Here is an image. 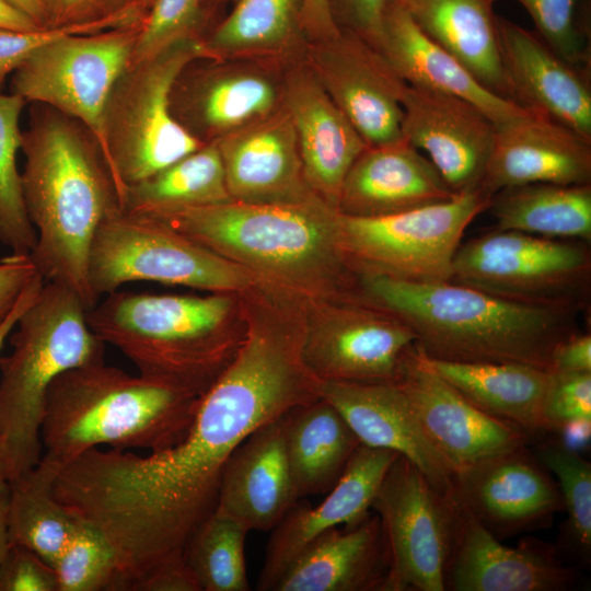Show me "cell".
Here are the masks:
<instances>
[{
    "label": "cell",
    "instance_id": "obj_38",
    "mask_svg": "<svg viewBox=\"0 0 591 591\" xmlns=\"http://www.w3.org/2000/svg\"><path fill=\"white\" fill-rule=\"evenodd\" d=\"M534 454L555 476L567 514L561 529L563 546L577 561L591 560V464L558 438L542 441Z\"/></svg>",
    "mask_w": 591,
    "mask_h": 591
},
{
    "label": "cell",
    "instance_id": "obj_7",
    "mask_svg": "<svg viewBox=\"0 0 591 591\" xmlns=\"http://www.w3.org/2000/svg\"><path fill=\"white\" fill-rule=\"evenodd\" d=\"M82 299L45 281L0 357V466L9 482L36 466L48 390L61 373L104 361L105 344L88 324Z\"/></svg>",
    "mask_w": 591,
    "mask_h": 591
},
{
    "label": "cell",
    "instance_id": "obj_6",
    "mask_svg": "<svg viewBox=\"0 0 591 591\" xmlns=\"http://www.w3.org/2000/svg\"><path fill=\"white\" fill-rule=\"evenodd\" d=\"M236 293L114 291L86 313L92 332L139 374L202 395L233 360L245 325L232 324Z\"/></svg>",
    "mask_w": 591,
    "mask_h": 591
},
{
    "label": "cell",
    "instance_id": "obj_2",
    "mask_svg": "<svg viewBox=\"0 0 591 591\" xmlns=\"http://www.w3.org/2000/svg\"><path fill=\"white\" fill-rule=\"evenodd\" d=\"M268 287L302 299L359 296L341 252L338 211L320 197L296 204L229 200L153 213Z\"/></svg>",
    "mask_w": 591,
    "mask_h": 591
},
{
    "label": "cell",
    "instance_id": "obj_54",
    "mask_svg": "<svg viewBox=\"0 0 591 591\" xmlns=\"http://www.w3.org/2000/svg\"><path fill=\"white\" fill-rule=\"evenodd\" d=\"M553 434L569 449L580 453L589 445L591 437V419H579L559 427Z\"/></svg>",
    "mask_w": 591,
    "mask_h": 591
},
{
    "label": "cell",
    "instance_id": "obj_9",
    "mask_svg": "<svg viewBox=\"0 0 591 591\" xmlns=\"http://www.w3.org/2000/svg\"><path fill=\"white\" fill-rule=\"evenodd\" d=\"M88 279L96 302L132 281L220 293H241L260 283L241 266L160 220L125 210L100 224L90 248Z\"/></svg>",
    "mask_w": 591,
    "mask_h": 591
},
{
    "label": "cell",
    "instance_id": "obj_39",
    "mask_svg": "<svg viewBox=\"0 0 591 591\" xmlns=\"http://www.w3.org/2000/svg\"><path fill=\"white\" fill-rule=\"evenodd\" d=\"M25 103L19 94L0 92V243L15 254H31L37 241L16 167L22 144L19 118Z\"/></svg>",
    "mask_w": 591,
    "mask_h": 591
},
{
    "label": "cell",
    "instance_id": "obj_30",
    "mask_svg": "<svg viewBox=\"0 0 591 591\" xmlns=\"http://www.w3.org/2000/svg\"><path fill=\"white\" fill-rule=\"evenodd\" d=\"M418 352L433 372L486 414L517 427L530 440L549 434L544 408L551 371L511 362L448 361Z\"/></svg>",
    "mask_w": 591,
    "mask_h": 591
},
{
    "label": "cell",
    "instance_id": "obj_45",
    "mask_svg": "<svg viewBox=\"0 0 591 591\" xmlns=\"http://www.w3.org/2000/svg\"><path fill=\"white\" fill-rule=\"evenodd\" d=\"M544 417L549 434L567 422L591 419V373L552 372Z\"/></svg>",
    "mask_w": 591,
    "mask_h": 591
},
{
    "label": "cell",
    "instance_id": "obj_18",
    "mask_svg": "<svg viewBox=\"0 0 591 591\" xmlns=\"http://www.w3.org/2000/svg\"><path fill=\"white\" fill-rule=\"evenodd\" d=\"M399 383L424 434L452 474L531 441L466 399L422 361L417 348Z\"/></svg>",
    "mask_w": 591,
    "mask_h": 591
},
{
    "label": "cell",
    "instance_id": "obj_50",
    "mask_svg": "<svg viewBox=\"0 0 591 591\" xmlns=\"http://www.w3.org/2000/svg\"><path fill=\"white\" fill-rule=\"evenodd\" d=\"M551 372L591 373V335L572 332L555 347Z\"/></svg>",
    "mask_w": 591,
    "mask_h": 591
},
{
    "label": "cell",
    "instance_id": "obj_37",
    "mask_svg": "<svg viewBox=\"0 0 591 591\" xmlns=\"http://www.w3.org/2000/svg\"><path fill=\"white\" fill-rule=\"evenodd\" d=\"M250 531L213 511L187 541L183 558L200 591H247L245 538Z\"/></svg>",
    "mask_w": 591,
    "mask_h": 591
},
{
    "label": "cell",
    "instance_id": "obj_1",
    "mask_svg": "<svg viewBox=\"0 0 591 591\" xmlns=\"http://www.w3.org/2000/svg\"><path fill=\"white\" fill-rule=\"evenodd\" d=\"M298 343L264 323L247 326L231 363L201 395L187 434L139 455L92 448L57 471L56 498L117 551L120 584L183 557L218 501L224 466L253 431L320 398Z\"/></svg>",
    "mask_w": 591,
    "mask_h": 591
},
{
    "label": "cell",
    "instance_id": "obj_21",
    "mask_svg": "<svg viewBox=\"0 0 591 591\" xmlns=\"http://www.w3.org/2000/svg\"><path fill=\"white\" fill-rule=\"evenodd\" d=\"M391 450L360 444L336 485L317 506L300 499L271 530L256 589L274 588L299 553L323 532L362 521L392 462Z\"/></svg>",
    "mask_w": 591,
    "mask_h": 591
},
{
    "label": "cell",
    "instance_id": "obj_23",
    "mask_svg": "<svg viewBox=\"0 0 591 591\" xmlns=\"http://www.w3.org/2000/svg\"><path fill=\"white\" fill-rule=\"evenodd\" d=\"M511 99L591 139L590 72L552 49L535 32L497 16Z\"/></svg>",
    "mask_w": 591,
    "mask_h": 591
},
{
    "label": "cell",
    "instance_id": "obj_56",
    "mask_svg": "<svg viewBox=\"0 0 591 591\" xmlns=\"http://www.w3.org/2000/svg\"><path fill=\"white\" fill-rule=\"evenodd\" d=\"M42 27H49L47 0H5Z\"/></svg>",
    "mask_w": 591,
    "mask_h": 591
},
{
    "label": "cell",
    "instance_id": "obj_25",
    "mask_svg": "<svg viewBox=\"0 0 591 591\" xmlns=\"http://www.w3.org/2000/svg\"><path fill=\"white\" fill-rule=\"evenodd\" d=\"M321 395L337 408L362 444L406 457L437 489L452 494L453 474L424 434L399 381L322 382Z\"/></svg>",
    "mask_w": 591,
    "mask_h": 591
},
{
    "label": "cell",
    "instance_id": "obj_34",
    "mask_svg": "<svg viewBox=\"0 0 591 591\" xmlns=\"http://www.w3.org/2000/svg\"><path fill=\"white\" fill-rule=\"evenodd\" d=\"M58 467L40 459L39 463L9 482L10 543L35 552L51 567L68 544L76 518L55 496Z\"/></svg>",
    "mask_w": 591,
    "mask_h": 591
},
{
    "label": "cell",
    "instance_id": "obj_51",
    "mask_svg": "<svg viewBox=\"0 0 591 591\" xmlns=\"http://www.w3.org/2000/svg\"><path fill=\"white\" fill-rule=\"evenodd\" d=\"M49 27L84 23L106 15L102 0H47Z\"/></svg>",
    "mask_w": 591,
    "mask_h": 591
},
{
    "label": "cell",
    "instance_id": "obj_58",
    "mask_svg": "<svg viewBox=\"0 0 591 591\" xmlns=\"http://www.w3.org/2000/svg\"><path fill=\"white\" fill-rule=\"evenodd\" d=\"M137 1L138 0H102L103 11L105 14H112L132 8L138 9Z\"/></svg>",
    "mask_w": 591,
    "mask_h": 591
},
{
    "label": "cell",
    "instance_id": "obj_53",
    "mask_svg": "<svg viewBox=\"0 0 591 591\" xmlns=\"http://www.w3.org/2000/svg\"><path fill=\"white\" fill-rule=\"evenodd\" d=\"M45 280L40 274L36 275L30 283L25 287L21 293L19 300L16 301L12 311L0 324V351L3 347V344L7 337L14 329V326L22 315V313L34 302L37 298Z\"/></svg>",
    "mask_w": 591,
    "mask_h": 591
},
{
    "label": "cell",
    "instance_id": "obj_32",
    "mask_svg": "<svg viewBox=\"0 0 591 591\" xmlns=\"http://www.w3.org/2000/svg\"><path fill=\"white\" fill-rule=\"evenodd\" d=\"M283 443L299 499L328 493L361 444L343 415L322 396L283 415Z\"/></svg>",
    "mask_w": 591,
    "mask_h": 591
},
{
    "label": "cell",
    "instance_id": "obj_42",
    "mask_svg": "<svg viewBox=\"0 0 591 591\" xmlns=\"http://www.w3.org/2000/svg\"><path fill=\"white\" fill-rule=\"evenodd\" d=\"M517 1L531 16L535 33L552 49L570 63L590 72L587 36L578 19L579 0Z\"/></svg>",
    "mask_w": 591,
    "mask_h": 591
},
{
    "label": "cell",
    "instance_id": "obj_52",
    "mask_svg": "<svg viewBox=\"0 0 591 591\" xmlns=\"http://www.w3.org/2000/svg\"><path fill=\"white\" fill-rule=\"evenodd\" d=\"M302 25L304 34L315 42L332 39L340 32L328 0H302Z\"/></svg>",
    "mask_w": 591,
    "mask_h": 591
},
{
    "label": "cell",
    "instance_id": "obj_17",
    "mask_svg": "<svg viewBox=\"0 0 591 591\" xmlns=\"http://www.w3.org/2000/svg\"><path fill=\"white\" fill-rule=\"evenodd\" d=\"M402 137L433 164L454 193L477 189L493 148L496 125L472 103L406 84Z\"/></svg>",
    "mask_w": 591,
    "mask_h": 591
},
{
    "label": "cell",
    "instance_id": "obj_14",
    "mask_svg": "<svg viewBox=\"0 0 591 591\" xmlns=\"http://www.w3.org/2000/svg\"><path fill=\"white\" fill-rule=\"evenodd\" d=\"M389 553L383 591H444L459 505L397 455L372 501Z\"/></svg>",
    "mask_w": 591,
    "mask_h": 591
},
{
    "label": "cell",
    "instance_id": "obj_55",
    "mask_svg": "<svg viewBox=\"0 0 591 591\" xmlns=\"http://www.w3.org/2000/svg\"><path fill=\"white\" fill-rule=\"evenodd\" d=\"M0 27L19 31L44 28L5 0H0Z\"/></svg>",
    "mask_w": 591,
    "mask_h": 591
},
{
    "label": "cell",
    "instance_id": "obj_8",
    "mask_svg": "<svg viewBox=\"0 0 591 591\" xmlns=\"http://www.w3.org/2000/svg\"><path fill=\"white\" fill-rule=\"evenodd\" d=\"M209 57L197 36L131 60L117 80L104 117L103 158L121 209L127 188L159 173L205 143L173 115L172 92L182 72Z\"/></svg>",
    "mask_w": 591,
    "mask_h": 591
},
{
    "label": "cell",
    "instance_id": "obj_44",
    "mask_svg": "<svg viewBox=\"0 0 591 591\" xmlns=\"http://www.w3.org/2000/svg\"><path fill=\"white\" fill-rule=\"evenodd\" d=\"M128 11L106 14L93 21L44 27L34 31H19L0 27V88L7 76L15 71L30 56L43 46L70 34H89L132 22Z\"/></svg>",
    "mask_w": 591,
    "mask_h": 591
},
{
    "label": "cell",
    "instance_id": "obj_12",
    "mask_svg": "<svg viewBox=\"0 0 591 591\" xmlns=\"http://www.w3.org/2000/svg\"><path fill=\"white\" fill-rule=\"evenodd\" d=\"M416 335L363 297L305 299L301 358L321 382H396L416 352Z\"/></svg>",
    "mask_w": 591,
    "mask_h": 591
},
{
    "label": "cell",
    "instance_id": "obj_29",
    "mask_svg": "<svg viewBox=\"0 0 591 591\" xmlns=\"http://www.w3.org/2000/svg\"><path fill=\"white\" fill-rule=\"evenodd\" d=\"M387 571L381 522L370 512L355 525L332 528L310 542L274 591H383Z\"/></svg>",
    "mask_w": 591,
    "mask_h": 591
},
{
    "label": "cell",
    "instance_id": "obj_16",
    "mask_svg": "<svg viewBox=\"0 0 591 591\" xmlns=\"http://www.w3.org/2000/svg\"><path fill=\"white\" fill-rule=\"evenodd\" d=\"M312 71L368 146L402 138L406 86L383 57L357 34L341 30L316 42Z\"/></svg>",
    "mask_w": 591,
    "mask_h": 591
},
{
    "label": "cell",
    "instance_id": "obj_31",
    "mask_svg": "<svg viewBox=\"0 0 591 591\" xmlns=\"http://www.w3.org/2000/svg\"><path fill=\"white\" fill-rule=\"evenodd\" d=\"M415 24L485 88L512 101L493 0H398Z\"/></svg>",
    "mask_w": 591,
    "mask_h": 591
},
{
    "label": "cell",
    "instance_id": "obj_15",
    "mask_svg": "<svg viewBox=\"0 0 591 591\" xmlns=\"http://www.w3.org/2000/svg\"><path fill=\"white\" fill-rule=\"evenodd\" d=\"M452 493L500 541L547 526L563 510L556 480L528 445L455 472Z\"/></svg>",
    "mask_w": 591,
    "mask_h": 591
},
{
    "label": "cell",
    "instance_id": "obj_28",
    "mask_svg": "<svg viewBox=\"0 0 591 591\" xmlns=\"http://www.w3.org/2000/svg\"><path fill=\"white\" fill-rule=\"evenodd\" d=\"M371 46L407 84L463 99L496 126L533 112L485 88L415 24L398 0L389 9L381 34Z\"/></svg>",
    "mask_w": 591,
    "mask_h": 591
},
{
    "label": "cell",
    "instance_id": "obj_59",
    "mask_svg": "<svg viewBox=\"0 0 591 591\" xmlns=\"http://www.w3.org/2000/svg\"><path fill=\"white\" fill-rule=\"evenodd\" d=\"M153 0H138L137 1V8L140 10V12L144 15L147 11L149 10L151 3Z\"/></svg>",
    "mask_w": 591,
    "mask_h": 591
},
{
    "label": "cell",
    "instance_id": "obj_33",
    "mask_svg": "<svg viewBox=\"0 0 591 591\" xmlns=\"http://www.w3.org/2000/svg\"><path fill=\"white\" fill-rule=\"evenodd\" d=\"M487 210L495 220L493 230L586 243L591 240V183H531L503 188L491 197Z\"/></svg>",
    "mask_w": 591,
    "mask_h": 591
},
{
    "label": "cell",
    "instance_id": "obj_5",
    "mask_svg": "<svg viewBox=\"0 0 591 591\" xmlns=\"http://www.w3.org/2000/svg\"><path fill=\"white\" fill-rule=\"evenodd\" d=\"M200 397L104 361L72 368L58 375L48 390L42 459L59 468L101 445L149 451L169 448L187 434Z\"/></svg>",
    "mask_w": 591,
    "mask_h": 591
},
{
    "label": "cell",
    "instance_id": "obj_41",
    "mask_svg": "<svg viewBox=\"0 0 591 591\" xmlns=\"http://www.w3.org/2000/svg\"><path fill=\"white\" fill-rule=\"evenodd\" d=\"M53 568L58 591H116L120 577L114 545L101 530L79 519Z\"/></svg>",
    "mask_w": 591,
    "mask_h": 591
},
{
    "label": "cell",
    "instance_id": "obj_57",
    "mask_svg": "<svg viewBox=\"0 0 591 591\" xmlns=\"http://www.w3.org/2000/svg\"><path fill=\"white\" fill-rule=\"evenodd\" d=\"M11 547L9 537V484L0 487V566Z\"/></svg>",
    "mask_w": 591,
    "mask_h": 591
},
{
    "label": "cell",
    "instance_id": "obj_24",
    "mask_svg": "<svg viewBox=\"0 0 591 591\" xmlns=\"http://www.w3.org/2000/svg\"><path fill=\"white\" fill-rule=\"evenodd\" d=\"M429 159L405 138L368 146L349 169L337 200L345 216L399 213L454 197Z\"/></svg>",
    "mask_w": 591,
    "mask_h": 591
},
{
    "label": "cell",
    "instance_id": "obj_13",
    "mask_svg": "<svg viewBox=\"0 0 591 591\" xmlns=\"http://www.w3.org/2000/svg\"><path fill=\"white\" fill-rule=\"evenodd\" d=\"M141 23L70 34L43 46L14 71L12 93L81 123L103 154L106 106L130 63Z\"/></svg>",
    "mask_w": 591,
    "mask_h": 591
},
{
    "label": "cell",
    "instance_id": "obj_40",
    "mask_svg": "<svg viewBox=\"0 0 591 591\" xmlns=\"http://www.w3.org/2000/svg\"><path fill=\"white\" fill-rule=\"evenodd\" d=\"M277 92L265 77L237 72L207 84L198 97V116L210 131L229 134L270 115Z\"/></svg>",
    "mask_w": 591,
    "mask_h": 591
},
{
    "label": "cell",
    "instance_id": "obj_4",
    "mask_svg": "<svg viewBox=\"0 0 591 591\" xmlns=\"http://www.w3.org/2000/svg\"><path fill=\"white\" fill-rule=\"evenodd\" d=\"M360 294L401 317L432 359L511 362L551 371L557 344L577 331L578 310L503 299L453 281L358 277Z\"/></svg>",
    "mask_w": 591,
    "mask_h": 591
},
{
    "label": "cell",
    "instance_id": "obj_46",
    "mask_svg": "<svg viewBox=\"0 0 591 591\" xmlns=\"http://www.w3.org/2000/svg\"><path fill=\"white\" fill-rule=\"evenodd\" d=\"M0 591H58L57 576L35 552L12 544L0 566Z\"/></svg>",
    "mask_w": 591,
    "mask_h": 591
},
{
    "label": "cell",
    "instance_id": "obj_49",
    "mask_svg": "<svg viewBox=\"0 0 591 591\" xmlns=\"http://www.w3.org/2000/svg\"><path fill=\"white\" fill-rule=\"evenodd\" d=\"M128 591H200L184 558H175L155 566L128 588Z\"/></svg>",
    "mask_w": 591,
    "mask_h": 591
},
{
    "label": "cell",
    "instance_id": "obj_43",
    "mask_svg": "<svg viewBox=\"0 0 591 591\" xmlns=\"http://www.w3.org/2000/svg\"><path fill=\"white\" fill-rule=\"evenodd\" d=\"M204 11L205 0H153L142 19L131 60L144 59L177 40L197 36Z\"/></svg>",
    "mask_w": 591,
    "mask_h": 591
},
{
    "label": "cell",
    "instance_id": "obj_48",
    "mask_svg": "<svg viewBox=\"0 0 591 591\" xmlns=\"http://www.w3.org/2000/svg\"><path fill=\"white\" fill-rule=\"evenodd\" d=\"M30 254H15L0 259V324L14 308L30 281L38 275Z\"/></svg>",
    "mask_w": 591,
    "mask_h": 591
},
{
    "label": "cell",
    "instance_id": "obj_19",
    "mask_svg": "<svg viewBox=\"0 0 591 591\" xmlns=\"http://www.w3.org/2000/svg\"><path fill=\"white\" fill-rule=\"evenodd\" d=\"M557 553L552 545L530 537L515 547L506 546L459 505L445 590H570L577 575Z\"/></svg>",
    "mask_w": 591,
    "mask_h": 591
},
{
    "label": "cell",
    "instance_id": "obj_47",
    "mask_svg": "<svg viewBox=\"0 0 591 591\" xmlns=\"http://www.w3.org/2000/svg\"><path fill=\"white\" fill-rule=\"evenodd\" d=\"M396 0H328L333 19L370 45L379 38L384 18Z\"/></svg>",
    "mask_w": 591,
    "mask_h": 591
},
{
    "label": "cell",
    "instance_id": "obj_36",
    "mask_svg": "<svg viewBox=\"0 0 591 591\" xmlns=\"http://www.w3.org/2000/svg\"><path fill=\"white\" fill-rule=\"evenodd\" d=\"M303 31L302 0H237L204 40L209 57L286 47Z\"/></svg>",
    "mask_w": 591,
    "mask_h": 591
},
{
    "label": "cell",
    "instance_id": "obj_3",
    "mask_svg": "<svg viewBox=\"0 0 591 591\" xmlns=\"http://www.w3.org/2000/svg\"><path fill=\"white\" fill-rule=\"evenodd\" d=\"M21 149L24 204L37 235L30 255L45 281L73 290L90 310L97 303L88 279L92 241L123 210L101 149L81 123L46 105L22 132Z\"/></svg>",
    "mask_w": 591,
    "mask_h": 591
},
{
    "label": "cell",
    "instance_id": "obj_60",
    "mask_svg": "<svg viewBox=\"0 0 591 591\" xmlns=\"http://www.w3.org/2000/svg\"><path fill=\"white\" fill-rule=\"evenodd\" d=\"M7 484H8V480L5 479V476H4V474H3V472H2V468H1V466H0V487H1V486H4V485H7Z\"/></svg>",
    "mask_w": 591,
    "mask_h": 591
},
{
    "label": "cell",
    "instance_id": "obj_20",
    "mask_svg": "<svg viewBox=\"0 0 591 591\" xmlns=\"http://www.w3.org/2000/svg\"><path fill=\"white\" fill-rule=\"evenodd\" d=\"M531 183H591V139L535 112L496 126L479 189Z\"/></svg>",
    "mask_w": 591,
    "mask_h": 591
},
{
    "label": "cell",
    "instance_id": "obj_27",
    "mask_svg": "<svg viewBox=\"0 0 591 591\" xmlns=\"http://www.w3.org/2000/svg\"><path fill=\"white\" fill-rule=\"evenodd\" d=\"M283 415L237 445L222 473L215 511L248 531H271L299 500L285 451Z\"/></svg>",
    "mask_w": 591,
    "mask_h": 591
},
{
    "label": "cell",
    "instance_id": "obj_22",
    "mask_svg": "<svg viewBox=\"0 0 591 591\" xmlns=\"http://www.w3.org/2000/svg\"><path fill=\"white\" fill-rule=\"evenodd\" d=\"M216 143L233 200L296 204L318 197L306 182L287 111L225 134Z\"/></svg>",
    "mask_w": 591,
    "mask_h": 591
},
{
    "label": "cell",
    "instance_id": "obj_35",
    "mask_svg": "<svg viewBox=\"0 0 591 591\" xmlns=\"http://www.w3.org/2000/svg\"><path fill=\"white\" fill-rule=\"evenodd\" d=\"M232 200L216 142L204 144L151 177L127 188L124 209L153 213Z\"/></svg>",
    "mask_w": 591,
    "mask_h": 591
},
{
    "label": "cell",
    "instance_id": "obj_11",
    "mask_svg": "<svg viewBox=\"0 0 591 591\" xmlns=\"http://www.w3.org/2000/svg\"><path fill=\"white\" fill-rule=\"evenodd\" d=\"M590 278L586 242L491 230L461 243L450 281L512 301L579 311Z\"/></svg>",
    "mask_w": 591,
    "mask_h": 591
},
{
    "label": "cell",
    "instance_id": "obj_26",
    "mask_svg": "<svg viewBox=\"0 0 591 591\" xmlns=\"http://www.w3.org/2000/svg\"><path fill=\"white\" fill-rule=\"evenodd\" d=\"M285 97L306 182L337 209L344 179L368 144L312 70L291 73Z\"/></svg>",
    "mask_w": 591,
    "mask_h": 591
},
{
    "label": "cell",
    "instance_id": "obj_10",
    "mask_svg": "<svg viewBox=\"0 0 591 591\" xmlns=\"http://www.w3.org/2000/svg\"><path fill=\"white\" fill-rule=\"evenodd\" d=\"M491 198L479 188L451 199L382 217L338 212V239L351 270L403 281H449L468 224Z\"/></svg>",
    "mask_w": 591,
    "mask_h": 591
}]
</instances>
